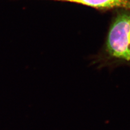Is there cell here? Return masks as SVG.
Wrapping results in <instances>:
<instances>
[{
  "label": "cell",
  "mask_w": 130,
  "mask_h": 130,
  "mask_svg": "<svg viewBox=\"0 0 130 130\" xmlns=\"http://www.w3.org/2000/svg\"><path fill=\"white\" fill-rule=\"evenodd\" d=\"M109 58L130 61V11L119 14L109 28L106 41Z\"/></svg>",
  "instance_id": "cell-1"
},
{
  "label": "cell",
  "mask_w": 130,
  "mask_h": 130,
  "mask_svg": "<svg viewBox=\"0 0 130 130\" xmlns=\"http://www.w3.org/2000/svg\"><path fill=\"white\" fill-rule=\"evenodd\" d=\"M76 3L96 9L123 8L130 11V0H55Z\"/></svg>",
  "instance_id": "cell-2"
}]
</instances>
